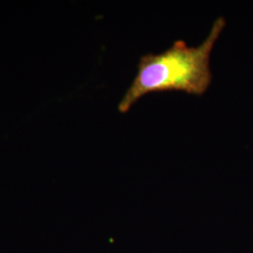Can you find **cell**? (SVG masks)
Returning <instances> with one entry per match:
<instances>
[{"instance_id": "cell-1", "label": "cell", "mask_w": 253, "mask_h": 253, "mask_svg": "<svg viewBox=\"0 0 253 253\" xmlns=\"http://www.w3.org/2000/svg\"><path fill=\"white\" fill-rule=\"evenodd\" d=\"M224 27L225 20L219 17L206 40L196 47L179 40L163 53L142 55L135 78L119 103V111H128L149 92L181 90L203 95L212 82L211 52Z\"/></svg>"}]
</instances>
